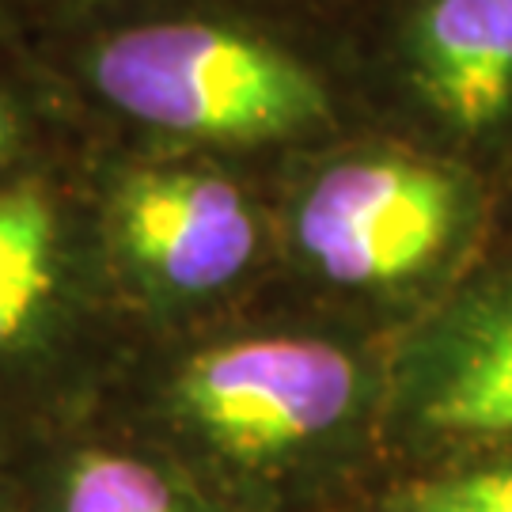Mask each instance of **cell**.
Masks as SVG:
<instances>
[{"instance_id": "obj_1", "label": "cell", "mask_w": 512, "mask_h": 512, "mask_svg": "<svg viewBox=\"0 0 512 512\" xmlns=\"http://www.w3.org/2000/svg\"><path fill=\"white\" fill-rule=\"evenodd\" d=\"M160 410L220 501L300 512L384 437L387 357L330 330H247L183 353Z\"/></svg>"}, {"instance_id": "obj_2", "label": "cell", "mask_w": 512, "mask_h": 512, "mask_svg": "<svg viewBox=\"0 0 512 512\" xmlns=\"http://www.w3.org/2000/svg\"><path fill=\"white\" fill-rule=\"evenodd\" d=\"M494 213L478 167L403 145L338 152L289 209L296 262L319 285L361 300H406L444 285Z\"/></svg>"}, {"instance_id": "obj_3", "label": "cell", "mask_w": 512, "mask_h": 512, "mask_svg": "<svg viewBox=\"0 0 512 512\" xmlns=\"http://www.w3.org/2000/svg\"><path fill=\"white\" fill-rule=\"evenodd\" d=\"M92 80L133 122L202 141H293L334 122L327 84L308 61L202 19L137 23L103 38Z\"/></svg>"}, {"instance_id": "obj_4", "label": "cell", "mask_w": 512, "mask_h": 512, "mask_svg": "<svg viewBox=\"0 0 512 512\" xmlns=\"http://www.w3.org/2000/svg\"><path fill=\"white\" fill-rule=\"evenodd\" d=\"M384 440L414 463L512 448V247L459 277L391 349Z\"/></svg>"}, {"instance_id": "obj_5", "label": "cell", "mask_w": 512, "mask_h": 512, "mask_svg": "<svg viewBox=\"0 0 512 512\" xmlns=\"http://www.w3.org/2000/svg\"><path fill=\"white\" fill-rule=\"evenodd\" d=\"M110 239L141 293L190 308L239 285L262 236L232 179L202 167H141L110 198Z\"/></svg>"}, {"instance_id": "obj_6", "label": "cell", "mask_w": 512, "mask_h": 512, "mask_svg": "<svg viewBox=\"0 0 512 512\" xmlns=\"http://www.w3.org/2000/svg\"><path fill=\"white\" fill-rule=\"evenodd\" d=\"M399 69L421 114L463 148V164L467 152L512 156V0H418Z\"/></svg>"}, {"instance_id": "obj_7", "label": "cell", "mask_w": 512, "mask_h": 512, "mask_svg": "<svg viewBox=\"0 0 512 512\" xmlns=\"http://www.w3.org/2000/svg\"><path fill=\"white\" fill-rule=\"evenodd\" d=\"M23 512H236L167 452L80 440L46 459Z\"/></svg>"}, {"instance_id": "obj_8", "label": "cell", "mask_w": 512, "mask_h": 512, "mask_svg": "<svg viewBox=\"0 0 512 512\" xmlns=\"http://www.w3.org/2000/svg\"><path fill=\"white\" fill-rule=\"evenodd\" d=\"M65 300V239L54 198L38 183L0 190V372L23 365Z\"/></svg>"}, {"instance_id": "obj_9", "label": "cell", "mask_w": 512, "mask_h": 512, "mask_svg": "<svg viewBox=\"0 0 512 512\" xmlns=\"http://www.w3.org/2000/svg\"><path fill=\"white\" fill-rule=\"evenodd\" d=\"M368 512H512V448L418 463L387 482Z\"/></svg>"}, {"instance_id": "obj_10", "label": "cell", "mask_w": 512, "mask_h": 512, "mask_svg": "<svg viewBox=\"0 0 512 512\" xmlns=\"http://www.w3.org/2000/svg\"><path fill=\"white\" fill-rule=\"evenodd\" d=\"M12 141H16V114H12V107L0 99V156H8Z\"/></svg>"}, {"instance_id": "obj_11", "label": "cell", "mask_w": 512, "mask_h": 512, "mask_svg": "<svg viewBox=\"0 0 512 512\" xmlns=\"http://www.w3.org/2000/svg\"><path fill=\"white\" fill-rule=\"evenodd\" d=\"M0 512H23L19 494H4V490H0Z\"/></svg>"}]
</instances>
